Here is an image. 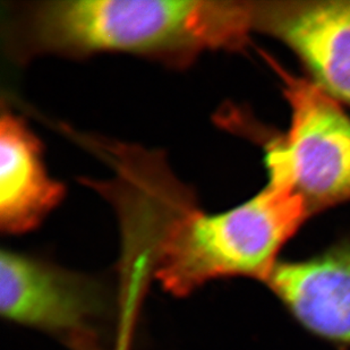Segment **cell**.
<instances>
[{"label": "cell", "instance_id": "1", "mask_svg": "<svg viewBox=\"0 0 350 350\" xmlns=\"http://www.w3.org/2000/svg\"><path fill=\"white\" fill-rule=\"evenodd\" d=\"M268 185L250 201L206 213L178 178L160 183L139 210L136 252L143 273L165 291L186 296L208 281L248 277L267 282L278 253L310 213L291 172L267 156Z\"/></svg>", "mask_w": 350, "mask_h": 350}, {"label": "cell", "instance_id": "2", "mask_svg": "<svg viewBox=\"0 0 350 350\" xmlns=\"http://www.w3.org/2000/svg\"><path fill=\"white\" fill-rule=\"evenodd\" d=\"M252 27L251 3L57 0L12 8L7 44L20 60L122 53L183 68L208 50L237 48Z\"/></svg>", "mask_w": 350, "mask_h": 350}, {"label": "cell", "instance_id": "3", "mask_svg": "<svg viewBox=\"0 0 350 350\" xmlns=\"http://www.w3.org/2000/svg\"><path fill=\"white\" fill-rule=\"evenodd\" d=\"M3 317L64 338L74 350L98 347L94 327L106 311L99 284L81 274L12 251L1 252Z\"/></svg>", "mask_w": 350, "mask_h": 350}, {"label": "cell", "instance_id": "4", "mask_svg": "<svg viewBox=\"0 0 350 350\" xmlns=\"http://www.w3.org/2000/svg\"><path fill=\"white\" fill-rule=\"evenodd\" d=\"M291 122L273 142L295 187L312 206L350 200V118L322 86L288 77Z\"/></svg>", "mask_w": 350, "mask_h": 350}, {"label": "cell", "instance_id": "5", "mask_svg": "<svg viewBox=\"0 0 350 350\" xmlns=\"http://www.w3.org/2000/svg\"><path fill=\"white\" fill-rule=\"evenodd\" d=\"M265 284L312 334L350 346V246L278 263Z\"/></svg>", "mask_w": 350, "mask_h": 350}, {"label": "cell", "instance_id": "6", "mask_svg": "<svg viewBox=\"0 0 350 350\" xmlns=\"http://www.w3.org/2000/svg\"><path fill=\"white\" fill-rule=\"evenodd\" d=\"M258 27L286 41L320 85L350 103V1H317L258 10Z\"/></svg>", "mask_w": 350, "mask_h": 350}, {"label": "cell", "instance_id": "7", "mask_svg": "<svg viewBox=\"0 0 350 350\" xmlns=\"http://www.w3.org/2000/svg\"><path fill=\"white\" fill-rule=\"evenodd\" d=\"M63 183L46 172L42 146L23 119L0 118V227L8 234L37 228L65 198Z\"/></svg>", "mask_w": 350, "mask_h": 350}]
</instances>
